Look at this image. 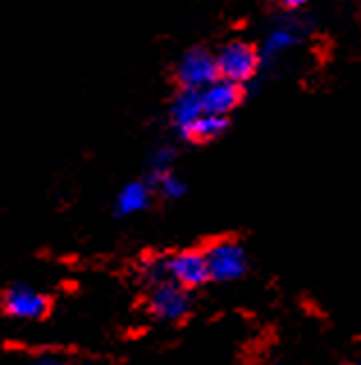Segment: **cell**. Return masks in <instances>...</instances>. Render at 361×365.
<instances>
[{
  "instance_id": "6da1fadb",
  "label": "cell",
  "mask_w": 361,
  "mask_h": 365,
  "mask_svg": "<svg viewBox=\"0 0 361 365\" xmlns=\"http://www.w3.org/2000/svg\"><path fill=\"white\" fill-rule=\"evenodd\" d=\"M215 62H218V76L238 85L252 83L258 76V71L263 68L258 46L245 39H231L224 43L215 53Z\"/></svg>"
},
{
  "instance_id": "9c48e42d",
  "label": "cell",
  "mask_w": 361,
  "mask_h": 365,
  "mask_svg": "<svg viewBox=\"0 0 361 365\" xmlns=\"http://www.w3.org/2000/svg\"><path fill=\"white\" fill-rule=\"evenodd\" d=\"M201 114H204V106H201L199 91L178 87L172 103H169V125L174 128V133L185 140L190 125H193Z\"/></svg>"
},
{
  "instance_id": "277c9868",
  "label": "cell",
  "mask_w": 361,
  "mask_h": 365,
  "mask_svg": "<svg viewBox=\"0 0 361 365\" xmlns=\"http://www.w3.org/2000/svg\"><path fill=\"white\" fill-rule=\"evenodd\" d=\"M307 34H309V26L300 19L288 16V19L277 21L275 26L265 32L261 46H258L263 66L281 60V57L290 51H295L298 46L307 39Z\"/></svg>"
},
{
  "instance_id": "ba28073f",
  "label": "cell",
  "mask_w": 361,
  "mask_h": 365,
  "mask_svg": "<svg viewBox=\"0 0 361 365\" xmlns=\"http://www.w3.org/2000/svg\"><path fill=\"white\" fill-rule=\"evenodd\" d=\"M199 96H201L204 112L229 117L231 112H235L243 106L245 85L231 83V80H227V78H215L210 85H206L204 89H199Z\"/></svg>"
},
{
  "instance_id": "7c38bea8",
  "label": "cell",
  "mask_w": 361,
  "mask_h": 365,
  "mask_svg": "<svg viewBox=\"0 0 361 365\" xmlns=\"http://www.w3.org/2000/svg\"><path fill=\"white\" fill-rule=\"evenodd\" d=\"M149 180H151V185H153V192L161 194L163 199H169V201L180 199L188 192V182L180 176H176L172 169L156 171V174L149 176Z\"/></svg>"
},
{
  "instance_id": "30bf717a",
  "label": "cell",
  "mask_w": 361,
  "mask_h": 365,
  "mask_svg": "<svg viewBox=\"0 0 361 365\" xmlns=\"http://www.w3.org/2000/svg\"><path fill=\"white\" fill-rule=\"evenodd\" d=\"M153 185L151 180H131L126 182L115 199V215L117 217H131L146 210L153 201Z\"/></svg>"
},
{
  "instance_id": "3957f363",
  "label": "cell",
  "mask_w": 361,
  "mask_h": 365,
  "mask_svg": "<svg viewBox=\"0 0 361 365\" xmlns=\"http://www.w3.org/2000/svg\"><path fill=\"white\" fill-rule=\"evenodd\" d=\"M146 308H149L153 317L163 319V322H180L183 317H188L190 308H193V297H190V290L183 288V285L165 279L151 285Z\"/></svg>"
},
{
  "instance_id": "2e32d148",
  "label": "cell",
  "mask_w": 361,
  "mask_h": 365,
  "mask_svg": "<svg viewBox=\"0 0 361 365\" xmlns=\"http://www.w3.org/2000/svg\"><path fill=\"white\" fill-rule=\"evenodd\" d=\"M345 365H361V363H345Z\"/></svg>"
},
{
  "instance_id": "8992f818",
  "label": "cell",
  "mask_w": 361,
  "mask_h": 365,
  "mask_svg": "<svg viewBox=\"0 0 361 365\" xmlns=\"http://www.w3.org/2000/svg\"><path fill=\"white\" fill-rule=\"evenodd\" d=\"M163 269H165V279L183 285L188 290L199 288V285L210 281L206 256L199 249H183L163 258Z\"/></svg>"
},
{
  "instance_id": "5b68a950",
  "label": "cell",
  "mask_w": 361,
  "mask_h": 365,
  "mask_svg": "<svg viewBox=\"0 0 361 365\" xmlns=\"http://www.w3.org/2000/svg\"><path fill=\"white\" fill-rule=\"evenodd\" d=\"M174 78L178 87L183 89H204L210 85L218 76V62L215 53H210L206 48H190L178 57V62L174 66Z\"/></svg>"
},
{
  "instance_id": "9a60e30c",
  "label": "cell",
  "mask_w": 361,
  "mask_h": 365,
  "mask_svg": "<svg viewBox=\"0 0 361 365\" xmlns=\"http://www.w3.org/2000/svg\"><path fill=\"white\" fill-rule=\"evenodd\" d=\"M32 365H64V363H60V361H55V359H39V361H35Z\"/></svg>"
},
{
  "instance_id": "e0dca14e",
  "label": "cell",
  "mask_w": 361,
  "mask_h": 365,
  "mask_svg": "<svg viewBox=\"0 0 361 365\" xmlns=\"http://www.w3.org/2000/svg\"><path fill=\"white\" fill-rule=\"evenodd\" d=\"M83 365H92V363H83Z\"/></svg>"
},
{
  "instance_id": "8fae6325",
  "label": "cell",
  "mask_w": 361,
  "mask_h": 365,
  "mask_svg": "<svg viewBox=\"0 0 361 365\" xmlns=\"http://www.w3.org/2000/svg\"><path fill=\"white\" fill-rule=\"evenodd\" d=\"M227 130H229V117L204 112L193 125H190L185 140L188 142H197V144H206V142L220 140V137H224V133H227Z\"/></svg>"
},
{
  "instance_id": "7a4b0ae2",
  "label": "cell",
  "mask_w": 361,
  "mask_h": 365,
  "mask_svg": "<svg viewBox=\"0 0 361 365\" xmlns=\"http://www.w3.org/2000/svg\"><path fill=\"white\" fill-rule=\"evenodd\" d=\"M204 256L208 262L210 281H220V283L238 281L245 277L247 267H250V258H247L245 247L238 240L231 237L215 240L213 245H208V249H204Z\"/></svg>"
},
{
  "instance_id": "52a82bcc",
  "label": "cell",
  "mask_w": 361,
  "mask_h": 365,
  "mask_svg": "<svg viewBox=\"0 0 361 365\" xmlns=\"http://www.w3.org/2000/svg\"><path fill=\"white\" fill-rule=\"evenodd\" d=\"M49 297L26 283L9 285L7 292L3 294L5 313L16 319H39L49 313Z\"/></svg>"
},
{
  "instance_id": "5bb4252c",
  "label": "cell",
  "mask_w": 361,
  "mask_h": 365,
  "mask_svg": "<svg viewBox=\"0 0 361 365\" xmlns=\"http://www.w3.org/2000/svg\"><path fill=\"white\" fill-rule=\"evenodd\" d=\"M309 3H311V0H277V5L284 11H288V14H295V11L304 9Z\"/></svg>"
},
{
  "instance_id": "4fadbf2b",
  "label": "cell",
  "mask_w": 361,
  "mask_h": 365,
  "mask_svg": "<svg viewBox=\"0 0 361 365\" xmlns=\"http://www.w3.org/2000/svg\"><path fill=\"white\" fill-rule=\"evenodd\" d=\"M176 160V148L169 146V144H161L158 148H153L151 155H149V169L151 174H156V171H167L172 169Z\"/></svg>"
}]
</instances>
